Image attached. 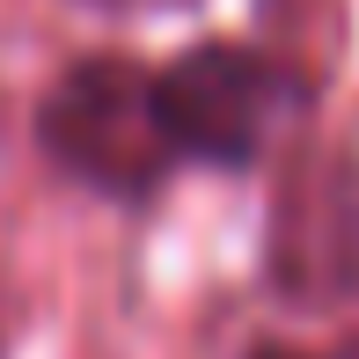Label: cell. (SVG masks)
<instances>
[{
  "instance_id": "6da1fadb",
  "label": "cell",
  "mask_w": 359,
  "mask_h": 359,
  "mask_svg": "<svg viewBox=\"0 0 359 359\" xmlns=\"http://www.w3.org/2000/svg\"><path fill=\"white\" fill-rule=\"evenodd\" d=\"M37 140L67 176L110 191V198L154 191L176 161L154 110V74L125 67V59H81L59 74L37 110Z\"/></svg>"
},
{
  "instance_id": "7a4b0ae2",
  "label": "cell",
  "mask_w": 359,
  "mask_h": 359,
  "mask_svg": "<svg viewBox=\"0 0 359 359\" xmlns=\"http://www.w3.org/2000/svg\"><path fill=\"white\" fill-rule=\"evenodd\" d=\"M154 110L176 154L191 161H257L271 140L293 125L301 88L286 67L242 44H198L169 74H154Z\"/></svg>"
},
{
  "instance_id": "3957f363",
  "label": "cell",
  "mask_w": 359,
  "mask_h": 359,
  "mask_svg": "<svg viewBox=\"0 0 359 359\" xmlns=\"http://www.w3.org/2000/svg\"><path fill=\"white\" fill-rule=\"evenodd\" d=\"M337 359H359V345H345V352H337Z\"/></svg>"
}]
</instances>
